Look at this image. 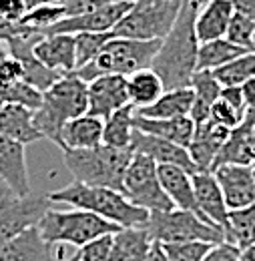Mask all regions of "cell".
Masks as SVG:
<instances>
[{"instance_id": "1", "label": "cell", "mask_w": 255, "mask_h": 261, "mask_svg": "<svg viewBox=\"0 0 255 261\" xmlns=\"http://www.w3.org/2000/svg\"><path fill=\"white\" fill-rule=\"evenodd\" d=\"M199 6L195 0H183L179 16L171 33L161 40L159 53L153 59L151 68L165 85V91L191 87L193 74L197 72L199 38L195 33V18Z\"/></svg>"}, {"instance_id": "2", "label": "cell", "mask_w": 255, "mask_h": 261, "mask_svg": "<svg viewBox=\"0 0 255 261\" xmlns=\"http://www.w3.org/2000/svg\"><path fill=\"white\" fill-rule=\"evenodd\" d=\"M48 199L55 205H68L74 209L93 211L98 217L117 223L119 227H147L149 211L137 207L117 189L109 187H91L81 181H72L59 191L48 193Z\"/></svg>"}, {"instance_id": "3", "label": "cell", "mask_w": 255, "mask_h": 261, "mask_svg": "<svg viewBox=\"0 0 255 261\" xmlns=\"http://www.w3.org/2000/svg\"><path fill=\"white\" fill-rule=\"evenodd\" d=\"M89 113V83L74 72L61 76L42 93V105L34 111V125L40 135L61 145V133L70 119Z\"/></svg>"}, {"instance_id": "4", "label": "cell", "mask_w": 255, "mask_h": 261, "mask_svg": "<svg viewBox=\"0 0 255 261\" xmlns=\"http://www.w3.org/2000/svg\"><path fill=\"white\" fill-rule=\"evenodd\" d=\"M133 149H117L98 145L95 149H64L63 157L66 169L74 181L91 187H109L123 193V179L133 159Z\"/></svg>"}, {"instance_id": "5", "label": "cell", "mask_w": 255, "mask_h": 261, "mask_svg": "<svg viewBox=\"0 0 255 261\" xmlns=\"http://www.w3.org/2000/svg\"><path fill=\"white\" fill-rule=\"evenodd\" d=\"M161 40H137V38H111L100 55L89 65L74 70L85 83L95 81L103 74L131 76L137 70L151 68L155 55L159 53Z\"/></svg>"}, {"instance_id": "6", "label": "cell", "mask_w": 255, "mask_h": 261, "mask_svg": "<svg viewBox=\"0 0 255 261\" xmlns=\"http://www.w3.org/2000/svg\"><path fill=\"white\" fill-rule=\"evenodd\" d=\"M38 229L44 237V241L57 245V243H70L74 247H83L89 241H95L96 237L117 233V223H111L103 217H98L93 211L87 209H70V211H59L55 205L42 215L38 221Z\"/></svg>"}, {"instance_id": "7", "label": "cell", "mask_w": 255, "mask_h": 261, "mask_svg": "<svg viewBox=\"0 0 255 261\" xmlns=\"http://www.w3.org/2000/svg\"><path fill=\"white\" fill-rule=\"evenodd\" d=\"M183 0H139L111 31L117 38L163 40L171 33Z\"/></svg>"}, {"instance_id": "8", "label": "cell", "mask_w": 255, "mask_h": 261, "mask_svg": "<svg viewBox=\"0 0 255 261\" xmlns=\"http://www.w3.org/2000/svg\"><path fill=\"white\" fill-rule=\"evenodd\" d=\"M147 229L151 237L159 243H181V241H205V243H221L225 241L223 231L213 223L203 221L199 215L185 209L155 211L149 215Z\"/></svg>"}, {"instance_id": "9", "label": "cell", "mask_w": 255, "mask_h": 261, "mask_svg": "<svg viewBox=\"0 0 255 261\" xmlns=\"http://www.w3.org/2000/svg\"><path fill=\"white\" fill-rule=\"evenodd\" d=\"M123 195L137 207L147 209L149 213L175 209L173 201L169 199L161 185L157 163L139 153L133 155L127 167V173L123 179Z\"/></svg>"}, {"instance_id": "10", "label": "cell", "mask_w": 255, "mask_h": 261, "mask_svg": "<svg viewBox=\"0 0 255 261\" xmlns=\"http://www.w3.org/2000/svg\"><path fill=\"white\" fill-rule=\"evenodd\" d=\"M55 203L48 195L16 197L14 193L0 199V243L10 241L22 231L38 225L42 215Z\"/></svg>"}, {"instance_id": "11", "label": "cell", "mask_w": 255, "mask_h": 261, "mask_svg": "<svg viewBox=\"0 0 255 261\" xmlns=\"http://www.w3.org/2000/svg\"><path fill=\"white\" fill-rule=\"evenodd\" d=\"M133 2L129 0H111L95 10L64 16L55 27L46 29L44 34H79V33H111L119 20L131 10Z\"/></svg>"}, {"instance_id": "12", "label": "cell", "mask_w": 255, "mask_h": 261, "mask_svg": "<svg viewBox=\"0 0 255 261\" xmlns=\"http://www.w3.org/2000/svg\"><path fill=\"white\" fill-rule=\"evenodd\" d=\"M229 211L245 209L255 203V179L249 165L227 163L213 169Z\"/></svg>"}, {"instance_id": "13", "label": "cell", "mask_w": 255, "mask_h": 261, "mask_svg": "<svg viewBox=\"0 0 255 261\" xmlns=\"http://www.w3.org/2000/svg\"><path fill=\"white\" fill-rule=\"evenodd\" d=\"M131 149H133V153H139V155H145V157L153 159L157 165H177V167H181L189 173L197 171L191 155L185 147H181L173 141L161 139V137L151 135V133L133 129Z\"/></svg>"}, {"instance_id": "14", "label": "cell", "mask_w": 255, "mask_h": 261, "mask_svg": "<svg viewBox=\"0 0 255 261\" xmlns=\"http://www.w3.org/2000/svg\"><path fill=\"white\" fill-rule=\"evenodd\" d=\"M131 105L127 89V76L103 74L89 83V115L107 119L115 111Z\"/></svg>"}, {"instance_id": "15", "label": "cell", "mask_w": 255, "mask_h": 261, "mask_svg": "<svg viewBox=\"0 0 255 261\" xmlns=\"http://www.w3.org/2000/svg\"><path fill=\"white\" fill-rule=\"evenodd\" d=\"M191 179L201 217L219 227L225 235L229 229V209L225 205V197L213 171H195Z\"/></svg>"}, {"instance_id": "16", "label": "cell", "mask_w": 255, "mask_h": 261, "mask_svg": "<svg viewBox=\"0 0 255 261\" xmlns=\"http://www.w3.org/2000/svg\"><path fill=\"white\" fill-rule=\"evenodd\" d=\"M0 177L16 197L31 195L27 145L0 135Z\"/></svg>"}, {"instance_id": "17", "label": "cell", "mask_w": 255, "mask_h": 261, "mask_svg": "<svg viewBox=\"0 0 255 261\" xmlns=\"http://www.w3.org/2000/svg\"><path fill=\"white\" fill-rule=\"evenodd\" d=\"M36 59L50 70L70 74L76 70V40L74 34H44L34 44Z\"/></svg>"}, {"instance_id": "18", "label": "cell", "mask_w": 255, "mask_h": 261, "mask_svg": "<svg viewBox=\"0 0 255 261\" xmlns=\"http://www.w3.org/2000/svg\"><path fill=\"white\" fill-rule=\"evenodd\" d=\"M55 245L44 241L38 225L0 243V261H55Z\"/></svg>"}, {"instance_id": "19", "label": "cell", "mask_w": 255, "mask_h": 261, "mask_svg": "<svg viewBox=\"0 0 255 261\" xmlns=\"http://www.w3.org/2000/svg\"><path fill=\"white\" fill-rule=\"evenodd\" d=\"M229 133H231V129L217 125L211 119L195 129V137H193L191 145L187 147V151L191 155L197 171H211V167L215 163L223 143L227 141Z\"/></svg>"}, {"instance_id": "20", "label": "cell", "mask_w": 255, "mask_h": 261, "mask_svg": "<svg viewBox=\"0 0 255 261\" xmlns=\"http://www.w3.org/2000/svg\"><path fill=\"white\" fill-rule=\"evenodd\" d=\"M157 173H159L161 185H163L165 193L169 195V199L173 201V205L179 207V209L191 211V213L201 217V211H199V205H197V197H195V189H193V173L177 167V165H157Z\"/></svg>"}, {"instance_id": "21", "label": "cell", "mask_w": 255, "mask_h": 261, "mask_svg": "<svg viewBox=\"0 0 255 261\" xmlns=\"http://www.w3.org/2000/svg\"><path fill=\"white\" fill-rule=\"evenodd\" d=\"M233 14L235 10L231 0H209L207 4H203L195 18V33L199 38V44L225 38Z\"/></svg>"}, {"instance_id": "22", "label": "cell", "mask_w": 255, "mask_h": 261, "mask_svg": "<svg viewBox=\"0 0 255 261\" xmlns=\"http://www.w3.org/2000/svg\"><path fill=\"white\" fill-rule=\"evenodd\" d=\"M0 135L22 145L44 139L34 125V111L12 102H4V107L0 109Z\"/></svg>"}, {"instance_id": "23", "label": "cell", "mask_w": 255, "mask_h": 261, "mask_svg": "<svg viewBox=\"0 0 255 261\" xmlns=\"http://www.w3.org/2000/svg\"><path fill=\"white\" fill-rule=\"evenodd\" d=\"M105 121L93 115H81L70 119L61 133V149H95L103 145Z\"/></svg>"}, {"instance_id": "24", "label": "cell", "mask_w": 255, "mask_h": 261, "mask_svg": "<svg viewBox=\"0 0 255 261\" xmlns=\"http://www.w3.org/2000/svg\"><path fill=\"white\" fill-rule=\"evenodd\" d=\"M133 127L143 133L157 135L161 139L173 141L181 147H189L195 137V123L191 117H175V119H145L135 115L133 117Z\"/></svg>"}, {"instance_id": "25", "label": "cell", "mask_w": 255, "mask_h": 261, "mask_svg": "<svg viewBox=\"0 0 255 261\" xmlns=\"http://www.w3.org/2000/svg\"><path fill=\"white\" fill-rule=\"evenodd\" d=\"M195 102V93L191 87L171 89L165 91L153 105L135 109V115L145 119H175V117H189Z\"/></svg>"}, {"instance_id": "26", "label": "cell", "mask_w": 255, "mask_h": 261, "mask_svg": "<svg viewBox=\"0 0 255 261\" xmlns=\"http://www.w3.org/2000/svg\"><path fill=\"white\" fill-rule=\"evenodd\" d=\"M191 89L195 93V102L189 117L195 127H199L211 119V107L221 97V85L215 79L213 70H197L191 79Z\"/></svg>"}, {"instance_id": "27", "label": "cell", "mask_w": 255, "mask_h": 261, "mask_svg": "<svg viewBox=\"0 0 255 261\" xmlns=\"http://www.w3.org/2000/svg\"><path fill=\"white\" fill-rule=\"evenodd\" d=\"M153 237L147 227H123L113 235V261H145Z\"/></svg>"}, {"instance_id": "28", "label": "cell", "mask_w": 255, "mask_h": 261, "mask_svg": "<svg viewBox=\"0 0 255 261\" xmlns=\"http://www.w3.org/2000/svg\"><path fill=\"white\" fill-rule=\"evenodd\" d=\"M129 100L135 109L153 105L165 93V85L153 68H143L127 76Z\"/></svg>"}, {"instance_id": "29", "label": "cell", "mask_w": 255, "mask_h": 261, "mask_svg": "<svg viewBox=\"0 0 255 261\" xmlns=\"http://www.w3.org/2000/svg\"><path fill=\"white\" fill-rule=\"evenodd\" d=\"M245 53H251V50H247L243 46H237L227 38H217V40L203 42V44H199L197 70H215L219 66L235 61L237 57H241Z\"/></svg>"}, {"instance_id": "30", "label": "cell", "mask_w": 255, "mask_h": 261, "mask_svg": "<svg viewBox=\"0 0 255 261\" xmlns=\"http://www.w3.org/2000/svg\"><path fill=\"white\" fill-rule=\"evenodd\" d=\"M133 117H135V107L127 105L113 115L105 119V129H103V143L109 147L117 149H127L131 147V137H133Z\"/></svg>"}, {"instance_id": "31", "label": "cell", "mask_w": 255, "mask_h": 261, "mask_svg": "<svg viewBox=\"0 0 255 261\" xmlns=\"http://www.w3.org/2000/svg\"><path fill=\"white\" fill-rule=\"evenodd\" d=\"M225 241L235 243L237 247H249L255 243V213L253 207L229 211V229L225 233Z\"/></svg>"}, {"instance_id": "32", "label": "cell", "mask_w": 255, "mask_h": 261, "mask_svg": "<svg viewBox=\"0 0 255 261\" xmlns=\"http://www.w3.org/2000/svg\"><path fill=\"white\" fill-rule=\"evenodd\" d=\"M213 74L221 87H241L245 81L255 76V50L245 53L235 61L215 68Z\"/></svg>"}, {"instance_id": "33", "label": "cell", "mask_w": 255, "mask_h": 261, "mask_svg": "<svg viewBox=\"0 0 255 261\" xmlns=\"http://www.w3.org/2000/svg\"><path fill=\"white\" fill-rule=\"evenodd\" d=\"M64 16H66L64 4H53V2H48V4H40V6L31 8L22 16V20L18 24L20 27H27L29 31H38V33L44 34L46 29L55 27L59 20H63Z\"/></svg>"}, {"instance_id": "34", "label": "cell", "mask_w": 255, "mask_h": 261, "mask_svg": "<svg viewBox=\"0 0 255 261\" xmlns=\"http://www.w3.org/2000/svg\"><path fill=\"white\" fill-rule=\"evenodd\" d=\"M0 98L4 102L20 105V107H27L31 111H36L42 105V91H38L27 79H22V81H16L12 85L0 87Z\"/></svg>"}, {"instance_id": "35", "label": "cell", "mask_w": 255, "mask_h": 261, "mask_svg": "<svg viewBox=\"0 0 255 261\" xmlns=\"http://www.w3.org/2000/svg\"><path fill=\"white\" fill-rule=\"evenodd\" d=\"M115 38L113 33H79L74 34L76 40V68L89 65L100 55L105 44Z\"/></svg>"}, {"instance_id": "36", "label": "cell", "mask_w": 255, "mask_h": 261, "mask_svg": "<svg viewBox=\"0 0 255 261\" xmlns=\"http://www.w3.org/2000/svg\"><path fill=\"white\" fill-rule=\"evenodd\" d=\"M167 261H203L213 243L205 241H181V243H161Z\"/></svg>"}, {"instance_id": "37", "label": "cell", "mask_w": 255, "mask_h": 261, "mask_svg": "<svg viewBox=\"0 0 255 261\" xmlns=\"http://www.w3.org/2000/svg\"><path fill=\"white\" fill-rule=\"evenodd\" d=\"M227 40H231L237 46H243L247 50H255V22L243 14H233L229 29L225 34Z\"/></svg>"}, {"instance_id": "38", "label": "cell", "mask_w": 255, "mask_h": 261, "mask_svg": "<svg viewBox=\"0 0 255 261\" xmlns=\"http://www.w3.org/2000/svg\"><path fill=\"white\" fill-rule=\"evenodd\" d=\"M113 235L115 233L96 237L95 241L79 247L81 261H113Z\"/></svg>"}, {"instance_id": "39", "label": "cell", "mask_w": 255, "mask_h": 261, "mask_svg": "<svg viewBox=\"0 0 255 261\" xmlns=\"http://www.w3.org/2000/svg\"><path fill=\"white\" fill-rule=\"evenodd\" d=\"M245 115L237 113L231 105H227L223 98L215 100V105L211 107V121H215L217 125L221 127H227V129H235L241 121H243Z\"/></svg>"}, {"instance_id": "40", "label": "cell", "mask_w": 255, "mask_h": 261, "mask_svg": "<svg viewBox=\"0 0 255 261\" xmlns=\"http://www.w3.org/2000/svg\"><path fill=\"white\" fill-rule=\"evenodd\" d=\"M27 12V0H0V18L10 24H18Z\"/></svg>"}, {"instance_id": "41", "label": "cell", "mask_w": 255, "mask_h": 261, "mask_svg": "<svg viewBox=\"0 0 255 261\" xmlns=\"http://www.w3.org/2000/svg\"><path fill=\"white\" fill-rule=\"evenodd\" d=\"M24 79V66L18 59L14 57H8L2 65H0V87H6V85H12L16 81H22Z\"/></svg>"}, {"instance_id": "42", "label": "cell", "mask_w": 255, "mask_h": 261, "mask_svg": "<svg viewBox=\"0 0 255 261\" xmlns=\"http://www.w3.org/2000/svg\"><path fill=\"white\" fill-rule=\"evenodd\" d=\"M239 257H241V247L229 241H221L209 249L205 261H239Z\"/></svg>"}, {"instance_id": "43", "label": "cell", "mask_w": 255, "mask_h": 261, "mask_svg": "<svg viewBox=\"0 0 255 261\" xmlns=\"http://www.w3.org/2000/svg\"><path fill=\"white\" fill-rule=\"evenodd\" d=\"M227 105H231L237 113L245 115L247 113V107H245V98L241 93V87H221V97Z\"/></svg>"}, {"instance_id": "44", "label": "cell", "mask_w": 255, "mask_h": 261, "mask_svg": "<svg viewBox=\"0 0 255 261\" xmlns=\"http://www.w3.org/2000/svg\"><path fill=\"white\" fill-rule=\"evenodd\" d=\"M231 4L237 14H243L255 22V0H231Z\"/></svg>"}, {"instance_id": "45", "label": "cell", "mask_w": 255, "mask_h": 261, "mask_svg": "<svg viewBox=\"0 0 255 261\" xmlns=\"http://www.w3.org/2000/svg\"><path fill=\"white\" fill-rule=\"evenodd\" d=\"M241 93H243V98H245V107L255 109V76L241 85Z\"/></svg>"}, {"instance_id": "46", "label": "cell", "mask_w": 255, "mask_h": 261, "mask_svg": "<svg viewBox=\"0 0 255 261\" xmlns=\"http://www.w3.org/2000/svg\"><path fill=\"white\" fill-rule=\"evenodd\" d=\"M145 261H167V255H165L163 245H161L159 241H153L151 251H149V255H147V259Z\"/></svg>"}, {"instance_id": "47", "label": "cell", "mask_w": 255, "mask_h": 261, "mask_svg": "<svg viewBox=\"0 0 255 261\" xmlns=\"http://www.w3.org/2000/svg\"><path fill=\"white\" fill-rule=\"evenodd\" d=\"M239 261H255V243L249 245V247H243V249H241Z\"/></svg>"}, {"instance_id": "48", "label": "cell", "mask_w": 255, "mask_h": 261, "mask_svg": "<svg viewBox=\"0 0 255 261\" xmlns=\"http://www.w3.org/2000/svg\"><path fill=\"white\" fill-rule=\"evenodd\" d=\"M10 57V48H8V42L4 38H0V65Z\"/></svg>"}, {"instance_id": "49", "label": "cell", "mask_w": 255, "mask_h": 261, "mask_svg": "<svg viewBox=\"0 0 255 261\" xmlns=\"http://www.w3.org/2000/svg\"><path fill=\"white\" fill-rule=\"evenodd\" d=\"M10 193H12V191H10V187H8V185L2 181V177H0V199H4V197L10 195Z\"/></svg>"}, {"instance_id": "50", "label": "cell", "mask_w": 255, "mask_h": 261, "mask_svg": "<svg viewBox=\"0 0 255 261\" xmlns=\"http://www.w3.org/2000/svg\"><path fill=\"white\" fill-rule=\"evenodd\" d=\"M64 261H81V255H79V251H76L74 255H70L68 259H64Z\"/></svg>"}, {"instance_id": "51", "label": "cell", "mask_w": 255, "mask_h": 261, "mask_svg": "<svg viewBox=\"0 0 255 261\" xmlns=\"http://www.w3.org/2000/svg\"><path fill=\"white\" fill-rule=\"evenodd\" d=\"M53 2H57V4H66L68 0H53Z\"/></svg>"}, {"instance_id": "52", "label": "cell", "mask_w": 255, "mask_h": 261, "mask_svg": "<svg viewBox=\"0 0 255 261\" xmlns=\"http://www.w3.org/2000/svg\"><path fill=\"white\" fill-rule=\"evenodd\" d=\"M249 167H251V171H253V179H255V161L251 165H249Z\"/></svg>"}, {"instance_id": "53", "label": "cell", "mask_w": 255, "mask_h": 261, "mask_svg": "<svg viewBox=\"0 0 255 261\" xmlns=\"http://www.w3.org/2000/svg\"><path fill=\"white\" fill-rule=\"evenodd\" d=\"M2 107H4V100H2V98H0V109H2Z\"/></svg>"}, {"instance_id": "54", "label": "cell", "mask_w": 255, "mask_h": 261, "mask_svg": "<svg viewBox=\"0 0 255 261\" xmlns=\"http://www.w3.org/2000/svg\"><path fill=\"white\" fill-rule=\"evenodd\" d=\"M253 141H255V123H253Z\"/></svg>"}, {"instance_id": "55", "label": "cell", "mask_w": 255, "mask_h": 261, "mask_svg": "<svg viewBox=\"0 0 255 261\" xmlns=\"http://www.w3.org/2000/svg\"><path fill=\"white\" fill-rule=\"evenodd\" d=\"M129 2H133V4H135V2H139V0H129Z\"/></svg>"}, {"instance_id": "56", "label": "cell", "mask_w": 255, "mask_h": 261, "mask_svg": "<svg viewBox=\"0 0 255 261\" xmlns=\"http://www.w3.org/2000/svg\"><path fill=\"white\" fill-rule=\"evenodd\" d=\"M251 207H253V213H255V203H253V205H251Z\"/></svg>"}, {"instance_id": "57", "label": "cell", "mask_w": 255, "mask_h": 261, "mask_svg": "<svg viewBox=\"0 0 255 261\" xmlns=\"http://www.w3.org/2000/svg\"><path fill=\"white\" fill-rule=\"evenodd\" d=\"M203 261H205V259H203Z\"/></svg>"}]
</instances>
